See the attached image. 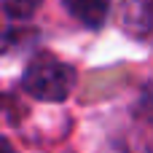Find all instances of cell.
Returning a JSON list of instances; mask_svg holds the SVG:
<instances>
[{
    "mask_svg": "<svg viewBox=\"0 0 153 153\" xmlns=\"http://www.w3.org/2000/svg\"><path fill=\"white\" fill-rule=\"evenodd\" d=\"M22 83L27 94H32L40 102H62L75 86V70L51 54H40L27 65Z\"/></svg>",
    "mask_w": 153,
    "mask_h": 153,
    "instance_id": "obj_1",
    "label": "cell"
},
{
    "mask_svg": "<svg viewBox=\"0 0 153 153\" xmlns=\"http://www.w3.org/2000/svg\"><path fill=\"white\" fill-rule=\"evenodd\" d=\"M118 24L132 38H145L153 30V0H121Z\"/></svg>",
    "mask_w": 153,
    "mask_h": 153,
    "instance_id": "obj_2",
    "label": "cell"
},
{
    "mask_svg": "<svg viewBox=\"0 0 153 153\" xmlns=\"http://www.w3.org/2000/svg\"><path fill=\"white\" fill-rule=\"evenodd\" d=\"M62 3H65L67 13L86 27L105 24L108 13H110V0H62Z\"/></svg>",
    "mask_w": 153,
    "mask_h": 153,
    "instance_id": "obj_3",
    "label": "cell"
},
{
    "mask_svg": "<svg viewBox=\"0 0 153 153\" xmlns=\"http://www.w3.org/2000/svg\"><path fill=\"white\" fill-rule=\"evenodd\" d=\"M40 3H43V0H3L5 11H8L11 16H19V19L32 16V13L40 8Z\"/></svg>",
    "mask_w": 153,
    "mask_h": 153,
    "instance_id": "obj_4",
    "label": "cell"
},
{
    "mask_svg": "<svg viewBox=\"0 0 153 153\" xmlns=\"http://www.w3.org/2000/svg\"><path fill=\"white\" fill-rule=\"evenodd\" d=\"M0 153H16V151L11 148V143H8V140H3V137H0Z\"/></svg>",
    "mask_w": 153,
    "mask_h": 153,
    "instance_id": "obj_5",
    "label": "cell"
},
{
    "mask_svg": "<svg viewBox=\"0 0 153 153\" xmlns=\"http://www.w3.org/2000/svg\"><path fill=\"white\" fill-rule=\"evenodd\" d=\"M108 153H126V148H124L121 143H116V145H110V148H108Z\"/></svg>",
    "mask_w": 153,
    "mask_h": 153,
    "instance_id": "obj_6",
    "label": "cell"
}]
</instances>
